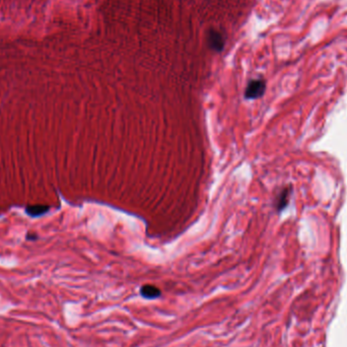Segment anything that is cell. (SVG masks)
Segmentation results:
<instances>
[{"label":"cell","mask_w":347,"mask_h":347,"mask_svg":"<svg viewBox=\"0 0 347 347\" xmlns=\"http://www.w3.org/2000/svg\"><path fill=\"white\" fill-rule=\"evenodd\" d=\"M266 91V82L263 80H253L249 82L246 91L245 99L256 100L261 98Z\"/></svg>","instance_id":"1"},{"label":"cell","mask_w":347,"mask_h":347,"mask_svg":"<svg viewBox=\"0 0 347 347\" xmlns=\"http://www.w3.org/2000/svg\"><path fill=\"white\" fill-rule=\"evenodd\" d=\"M207 42L208 46L215 51V52H221L224 50L225 47V39L222 33L217 32L215 30H210L207 36Z\"/></svg>","instance_id":"2"},{"label":"cell","mask_w":347,"mask_h":347,"mask_svg":"<svg viewBox=\"0 0 347 347\" xmlns=\"http://www.w3.org/2000/svg\"><path fill=\"white\" fill-rule=\"evenodd\" d=\"M140 293L144 299L153 300V299L160 298L161 294H162V291L157 286H151V285H146V286H143V287H141Z\"/></svg>","instance_id":"3"},{"label":"cell","mask_w":347,"mask_h":347,"mask_svg":"<svg viewBox=\"0 0 347 347\" xmlns=\"http://www.w3.org/2000/svg\"><path fill=\"white\" fill-rule=\"evenodd\" d=\"M289 194H290V191L289 189L286 188L282 190L280 193H279V195L277 196L276 198V201H275V208L277 209V211H281V210H284L286 206H287V204H288V200H289Z\"/></svg>","instance_id":"4"}]
</instances>
